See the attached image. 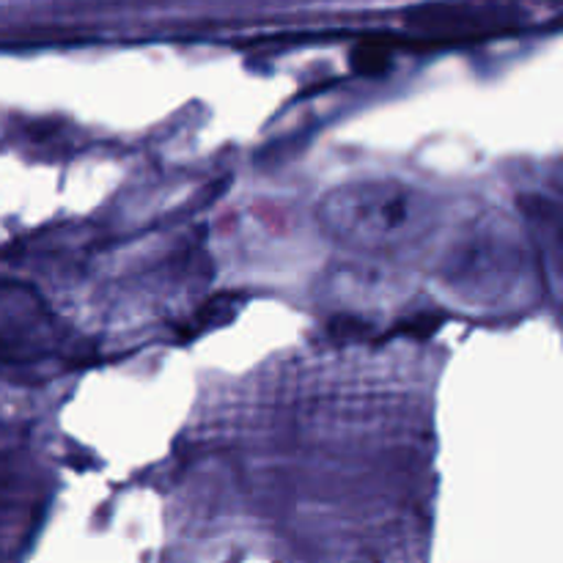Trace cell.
<instances>
[{"instance_id":"6da1fadb","label":"cell","mask_w":563,"mask_h":563,"mask_svg":"<svg viewBox=\"0 0 563 563\" xmlns=\"http://www.w3.org/2000/svg\"><path fill=\"white\" fill-rule=\"evenodd\" d=\"M407 25L434 36L432 47L471 42L500 31L498 11L476 5H418L407 14Z\"/></svg>"},{"instance_id":"7a4b0ae2","label":"cell","mask_w":563,"mask_h":563,"mask_svg":"<svg viewBox=\"0 0 563 563\" xmlns=\"http://www.w3.org/2000/svg\"><path fill=\"white\" fill-rule=\"evenodd\" d=\"M390 38L388 36H368L350 53V64L357 75L377 77L390 69Z\"/></svg>"},{"instance_id":"3957f363","label":"cell","mask_w":563,"mask_h":563,"mask_svg":"<svg viewBox=\"0 0 563 563\" xmlns=\"http://www.w3.org/2000/svg\"><path fill=\"white\" fill-rule=\"evenodd\" d=\"M234 306H236V300L231 295H220V297H214V300H209L207 306L196 313L192 324H187V328L181 330V339H196V335L203 333V330H212V328H218V324L229 322L236 311Z\"/></svg>"},{"instance_id":"277c9868","label":"cell","mask_w":563,"mask_h":563,"mask_svg":"<svg viewBox=\"0 0 563 563\" xmlns=\"http://www.w3.org/2000/svg\"><path fill=\"white\" fill-rule=\"evenodd\" d=\"M443 324V317H434V313H418V317L407 319L396 328V333L410 335V339H429L432 333H438V328Z\"/></svg>"},{"instance_id":"5b68a950","label":"cell","mask_w":563,"mask_h":563,"mask_svg":"<svg viewBox=\"0 0 563 563\" xmlns=\"http://www.w3.org/2000/svg\"><path fill=\"white\" fill-rule=\"evenodd\" d=\"M328 333L335 341H363L368 335V324L350 317H339L328 324Z\"/></svg>"}]
</instances>
